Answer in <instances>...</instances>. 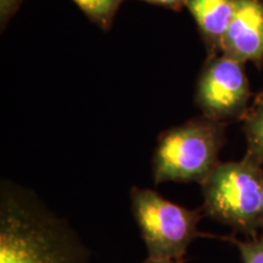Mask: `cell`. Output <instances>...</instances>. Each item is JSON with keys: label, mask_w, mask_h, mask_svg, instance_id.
Segmentation results:
<instances>
[{"label": "cell", "mask_w": 263, "mask_h": 263, "mask_svg": "<svg viewBox=\"0 0 263 263\" xmlns=\"http://www.w3.org/2000/svg\"><path fill=\"white\" fill-rule=\"evenodd\" d=\"M207 217L245 234L262 232V163L246 154L236 162H219L200 184Z\"/></svg>", "instance_id": "3"}, {"label": "cell", "mask_w": 263, "mask_h": 263, "mask_svg": "<svg viewBox=\"0 0 263 263\" xmlns=\"http://www.w3.org/2000/svg\"><path fill=\"white\" fill-rule=\"evenodd\" d=\"M221 54L245 64H263V2L235 0L234 14L221 42Z\"/></svg>", "instance_id": "6"}, {"label": "cell", "mask_w": 263, "mask_h": 263, "mask_svg": "<svg viewBox=\"0 0 263 263\" xmlns=\"http://www.w3.org/2000/svg\"><path fill=\"white\" fill-rule=\"evenodd\" d=\"M90 251L64 217L37 194L0 183V263H90Z\"/></svg>", "instance_id": "1"}, {"label": "cell", "mask_w": 263, "mask_h": 263, "mask_svg": "<svg viewBox=\"0 0 263 263\" xmlns=\"http://www.w3.org/2000/svg\"><path fill=\"white\" fill-rule=\"evenodd\" d=\"M248 155L263 163V93L257 95L244 120Z\"/></svg>", "instance_id": "8"}, {"label": "cell", "mask_w": 263, "mask_h": 263, "mask_svg": "<svg viewBox=\"0 0 263 263\" xmlns=\"http://www.w3.org/2000/svg\"><path fill=\"white\" fill-rule=\"evenodd\" d=\"M141 263H184L183 259H160V258H151L147 257L145 261Z\"/></svg>", "instance_id": "13"}, {"label": "cell", "mask_w": 263, "mask_h": 263, "mask_svg": "<svg viewBox=\"0 0 263 263\" xmlns=\"http://www.w3.org/2000/svg\"><path fill=\"white\" fill-rule=\"evenodd\" d=\"M244 65L223 54L207 58L195 90L202 116L226 124L244 120L251 99Z\"/></svg>", "instance_id": "5"}, {"label": "cell", "mask_w": 263, "mask_h": 263, "mask_svg": "<svg viewBox=\"0 0 263 263\" xmlns=\"http://www.w3.org/2000/svg\"><path fill=\"white\" fill-rule=\"evenodd\" d=\"M25 0H0V24L2 29H5L9 21L11 20Z\"/></svg>", "instance_id": "11"}, {"label": "cell", "mask_w": 263, "mask_h": 263, "mask_svg": "<svg viewBox=\"0 0 263 263\" xmlns=\"http://www.w3.org/2000/svg\"><path fill=\"white\" fill-rule=\"evenodd\" d=\"M239 250L242 263H263V229L257 236L239 240L234 236L223 238Z\"/></svg>", "instance_id": "10"}, {"label": "cell", "mask_w": 263, "mask_h": 263, "mask_svg": "<svg viewBox=\"0 0 263 263\" xmlns=\"http://www.w3.org/2000/svg\"><path fill=\"white\" fill-rule=\"evenodd\" d=\"M143 2L164 6V8L174 10V11H182L185 6V0H143Z\"/></svg>", "instance_id": "12"}, {"label": "cell", "mask_w": 263, "mask_h": 263, "mask_svg": "<svg viewBox=\"0 0 263 263\" xmlns=\"http://www.w3.org/2000/svg\"><path fill=\"white\" fill-rule=\"evenodd\" d=\"M93 24L103 31L112 27L115 16L124 0H72Z\"/></svg>", "instance_id": "9"}, {"label": "cell", "mask_w": 263, "mask_h": 263, "mask_svg": "<svg viewBox=\"0 0 263 263\" xmlns=\"http://www.w3.org/2000/svg\"><path fill=\"white\" fill-rule=\"evenodd\" d=\"M209 57L221 54V42L234 14L235 0H185Z\"/></svg>", "instance_id": "7"}, {"label": "cell", "mask_w": 263, "mask_h": 263, "mask_svg": "<svg viewBox=\"0 0 263 263\" xmlns=\"http://www.w3.org/2000/svg\"><path fill=\"white\" fill-rule=\"evenodd\" d=\"M262 229H263V189H262Z\"/></svg>", "instance_id": "14"}, {"label": "cell", "mask_w": 263, "mask_h": 263, "mask_svg": "<svg viewBox=\"0 0 263 263\" xmlns=\"http://www.w3.org/2000/svg\"><path fill=\"white\" fill-rule=\"evenodd\" d=\"M130 210L149 252L147 257L183 259L190 244L202 233V209L189 210L164 199L153 189L133 186Z\"/></svg>", "instance_id": "4"}, {"label": "cell", "mask_w": 263, "mask_h": 263, "mask_svg": "<svg viewBox=\"0 0 263 263\" xmlns=\"http://www.w3.org/2000/svg\"><path fill=\"white\" fill-rule=\"evenodd\" d=\"M226 127V123L199 116L162 132L151 162L154 184H201L219 163Z\"/></svg>", "instance_id": "2"}]
</instances>
